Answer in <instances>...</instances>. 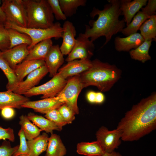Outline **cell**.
I'll return each instance as SVG.
<instances>
[{"mask_svg":"<svg viewBox=\"0 0 156 156\" xmlns=\"http://www.w3.org/2000/svg\"><path fill=\"white\" fill-rule=\"evenodd\" d=\"M7 29L10 43L9 49L23 44H26L28 46L31 44V39L27 34L12 29Z\"/></svg>","mask_w":156,"mask_h":156,"instance_id":"obj_31","label":"cell"},{"mask_svg":"<svg viewBox=\"0 0 156 156\" xmlns=\"http://www.w3.org/2000/svg\"><path fill=\"white\" fill-rule=\"evenodd\" d=\"M19 124L28 140L34 139L40 135L42 130L32 123L27 116L22 115L19 117Z\"/></svg>","mask_w":156,"mask_h":156,"instance_id":"obj_27","label":"cell"},{"mask_svg":"<svg viewBox=\"0 0 156 156\" xmlns=\"http://www.w3.org/2000/svg\"><path fill=\"white\" fill-rule=\"evenodd\" d=\"M8 140L13 142L15 140L13 129L10 128H4L0 126V140Z\"/></svg>","mask_w":156,"mask_h":156,"instance_id":"obj_39","label":"cell"},{"mask_svg":"<svg viewBox=\"0 0 156 156\" xmlns=\"http://www.w3.org/2000/svg\"><path fill=\"white\" fill-rule=\"evenodd\" d=\"M152 40H145L136 48L130 50L129 53L131 58L142 63L151 60V57L149 54V51Z\"/></svg>","mask_w":156,"mask_h":156,"instance_id":"obj_26","label":"cell"},{"mask_svg":"<svg viewBox=\"0 0 156 156\" xmlns=\"http://www.w3.org/2000/svg\"><path fill=\"white\" fill-rule=\"evenodd\" d=\"M107 1L108 3L104 6L103 10L93 8L90 16L93 18L97 15L98 18L96 21H90L91 27L86 25L85 32L83 33L85 37L90 38L93 42L101 36H105L106 40L103 46L110 40L114 35L121 32L126 24L124 18L119 19L121 15L120 0Z\"/></svg>","mask_w":156,"mask_h":156,"instance_id":"obj_2","label":"cell"},{"mask_svg":"<svg viewBox=\"0 0 156 156\" xmlns=\"http://www.w3.org/2000/svg\"><path fill=\"white\" fill-rule=\"evenodd\" d=\"M96 137L105 153H110L117 148L121 143L122 132L116 129L112 130L102 126L96 131Z\"/></svg>","mask_w":156,"mask_h":156,"instance_id":"obj_9","label":"cell"},{"mask_svg":"<svg viewBox=\"0 0 156 156\" xmlns=\"http://www.w3.org/2000/svg\"><path fill=\"white\" fill-rule=\"evenodd\" d=\"M62 11L66 16L70 17L76 13L79 7L85 6L86 0H59Z\"/></svg>","mask_w":156,"mask_h":156,"instance_id":"obj_32","label":"cell"},{"mask_svg":"<svg viewBox=\"0 0 156 156\" xmlns=\"http://www.w3.org/2000/svg\"><path fill=\"white\" fill-rule=\"evenodd\" d=\"M29 101L27 97L8 90L0 92V110L6 107L20 109L22 105Z\"/></svg>","mask_w":156,"mask_h":156,"instance_id":"obj_19","label":"cell"},{"mask_svg":"<svg viewBox=\"0 0 156 156\" xmlns=\"http://www.w3.org/2000/svg\"><path fill=\"white\" fill-rule=\"evenodd\" d=\"M92 62L89 69L79 75L83 88L92 86L96 87L101 92L109 91L120 79L121 70L115 65L97 59Z\"/></svg>","mask_w":156,"mask_h":156,"instance_id":"obj_3","label":"cell"},{"mask_svg":"<svg viewBox=\"0 0 156 156\" xmlns=\"http://www.w3.org/2000/svg\"><path fill=\"white\" fill-rule=\"evenodd\" d=\"M55 18L58 20L64 21L67 17L62 11L59 0H47Z\"/></svg>","mask_w":156,"mask_h":156,"instance_id":"obj_36","label":"cell"},{"mask_svg":"<svg viewBox=\"0 0 156 156\" xmlns=\"http://www.w3.org/2000/svg\"><path fill=\"white\" fill-rule=\"evenodd\" d=\"M27 116L33 123L42 131H44L47 133L52 134L54 130L61 131L62 129L50 120L42 116L30 112Z\"/></svg>","mask_w":156,"mask_h":156,"instance_id":"obj_25","label":"cell"},{"mask_svg":"<svg viewBox=\"0 0 156 156\" xmlns=\"http://www.w3.org/2000/svg\"><path fill=\"white\" fill-rule=\"evenodd\" d=\"M67 80L58 73L46 83L35 86L23 94L28 98L33 96L42 95V99L53 97L56 96L65 85Z\"/></svg>","mask_w":156,"mask_h":156,"instance_id":"obj_7","label":"cell"},{"mask_svg":"<svg viewBox=\"0 0 156 156\" xmlns=\"http://www.w3.org/2000/svg\"><path fill=\"white\" fill-rule=\"evenodd\" d=\"M18 147L17 145L12 147L8 142H5L0 146V156H13Z\"/></svg>","mask_w":156,"mask_h":156,"instance_id":"obj_38","label":"cell"},{"mask_svg":"<svg viewBox=\"0 0 156 156\" xmlns=\"http://www.w3.org/2000/svg\"><path fill=\"white\" fill-rule=\"evenodd\" d=\"M145 7L141 8V11L150 16L156 15V0H148Z\"/></svg>","mask_w":156,"mask_h":156,"instance_id":"obj_40","label":"cell"},{"mask_svg":"<svg viewBox=\"0 0 156 156\" xmlns=\"http://www.w3.org/2000/svg\"><path fill=\"white\" fill-rule=\"evenodd\" d=\"M53 45L51 38L40 42L29 50V53L25 60L44 61Z\"/></svg>","mask_w":156,"mask_h":156,"instance_id":"obj_21","label":"cell"},{"mask_svg":"<svg viewBox=\"0 0 156 156\" xmlns=\"http://www.w3.org/2000/svg\"><path fill=\"white\" fill-rule=\"evenodd\" d=\"M145 40L141 34L136 33L125 38L117 36L114 43L116 50L119 52H129L136 48Z\"/></svg>","mask_w":156,"mask_h":156,"instance_id":"obj_18","label":"cell"},{"mask_svg":"<svg viewBox=\"0 0 156 156\" xmlns=\"http://www.w3.org/2000/svg\"><path fill=\"white\" fill-rule=\"evenodd\" d=\"M48 73L45 65L35 70L28 74L25 80L19 82L13 92L19 94H24L35 87Z\"/></svg>","mask_w":156,"mask_h":156,"instance_id":"obj_12","label":"cell"},{"mask_svg":"<svg viewBox=\"0 0 156 156\" xmlns=\"http://www.w3.org/2000/svg\"><path fill=\"white\" fill-rule=\"evenodd\" d=\"M0 68L3 71L8 81L6 86L7 90L13 92L17 87L19 82L14 71L10 67L3 57L0 51Z\"/></svg>","mask_w":156,"mask_h":156,"instance_id":"obj_28","label":"cell"},{"mask_svg":"<svg viewBox=\"0 0 156 156\" xmlns=\"http://www.w3.org/2000/svg\"><path fill=\"white\" fill-rule=\"evenodd\" d=\"M49 137L46 133H43L35 138L28 140L29 149V156H39L47 150Z\"/></svg>","mask_w":156,"mask_h":156,"instance_id":"obj_22","label":"cell"},{"mask_svg":"<svg viewBox=\"0 0 156 156\" xmlns=\"http://www.w3.org/2000/svg\"><path fill=\"white\" fill-rule=\"evenodd\" d=\"M45 65L44 60H25L18 65L14 71L19 83L30 73Z\"/></svg>","mask_w":156,"mask_h":156,"instance_id":"obj_20","label":"cell"},{"mask_svg":"<svg viewBox=\"0 0 156 156\" xmlns=\"http://www.w3.org/2000/svg\"><path fill=\"white\" fill-rule=\"evenodd\" d=\"M156 128V94L153 92L133 106L118 122L117 129L124 141H137Z\"/></svg>","mask_w":156,"mask_h":156,"instance_id":"obj_1","label":"cell"},{"mask_svg":"<svg viewBox=\"0 0 156 156\" xmlns=\"http://www.w3.org/2000/svg\"><path fill=\"white\" fill-rule=\"evenodd\" d=\"M23 0L26 13L27 28L46 29L53 25L54 16L47 0Z\"/></svg>","mask_w":156,"mask_h":156,"instance_id":"obj_4","label":"cell"},{"mask_svg":"<svg viewBox=\"0 0 156 156\" xmlns=\"http://www.w3.org/2000/svg\"><path fill=\"white\" fill-rule=\"evenodd\" d=\"M44 116L62 129L63 126L67 124L57 109L47 112L45 114Z\"/></svg>","mask_w":156,"mask_h":156,"instance_id":"obj_34","label":"cell"},{"mask_svg":"<svg viewBox=\"0 0 156 156\" xmlns=\"http://www.w3.org/2000/svg\"><path fill=\"white\" fill-rule=\"evenodd\" d=\"M105 97L104 95L101 92H96L95 103L101 104L104 102Z\"/></svg>","mask_w":156,"mask_h":156,"instance_id":"obj_43","label":"cell"},{"mask_svg":"<svg viewBox=\"0 0 156 156\" xmlns=\"http://www.w3.org/2000/svg\"><path fill=\"white\" fill-rule=\"evenodd\" d=\"M120 0V7L121 15L127 26L131 22L135 15L143 6H145L147 0Z\"/></svg>","mask_w":156,"mask_h":156,"instance_id":"obj_17","label":"cell"},{"mask_svg":"<svg viewBox=\"0 0 156 156\" xmlns=\"http://www.w3.org/2000/svg\"><path fill=\"white\" fill-rule=\"evenodd\" d=\"M77 152L79 154L87 156H102L105 153L96 140L91 142H82L77 144Z\"/></svg>","mask_w":156,"mask_h":156,"instance_id":"obj_24","label":"cell"},{"mask_svg":"<svg viewBox=\"0 0 156 156\" xmlns=\"http://www.w3.org/2000/svg\"><path fill=\"white\" fill-rule=\"evenodd\" d=\"M44 61L49 76L53 77L64 62L63 55L58 44L52 46Z\"/></svg>","mask_w":156,"mask_h":156,"instance_id":"obj_15","label":"cell"},{"mask_svg":"<svg viewBox=\"0 0 156 156\" xmlns=\"http://www.w3.org/2000/svg\"><path fill=\"white\" fill-rule=\"evenodd\" d=\"M139 30L140 34L145 40H156V15L151 16L146 20L140 27Z\"/></svg>","mask_w":156,"mask_h":156,"instance_id":"obj_30","label":"cell"},{"mask_svg":"<svg viewBox=\"0 0 156 156\" xmlns=\"http://www.w3.org/2000/svg\"><path fill=\"white\" fill-rule=\"evenodd\" d=\"M63 41L60 49L63 55H68L74 47L76 39V31L73 23L68 21H65L62 27Z\"/></svg>","mask_w":156,"mask_h":156,"instance_id":"obj_16","label":"cell"},{"mask_svg":"<svg viewBox=\"0 0 156 156\" xmlns=\"http://www.w3.org/2000/svg\"><path fill=\"white\" fill-rule=\"evenodd\" d=\"M102 156H122L120 153L114 151L110 153H105Z\"/></svg>","mask_w":156,"mask_h":156,"instance_id":"obj_45","label":"cell"},{"mask_svg":"<svg viewBox=\"0 0 156 156\" xmlns=\"http://www.w3.org/2000/svg\"><path fill=\"white\" fill-rule=\"evenodd\" d=\"M17 156H29L28 155H25V154H22L21 155Z\"/></svg>","mask_w":156,"mask_h":156,"instance_id":"obj_46","label":"cell"},{"mask_svg":"<svg viewBox=\"0 0 156 156\" xmlns=\"http://www.w3.org/2000/svg\"><path fill=\"white\" fill-rule=\"evenodd\" d=\"M64 103L57 96L36 101H29L24 103L22 108L32 109L34 111L46 114L52 110L58 108Z\"/></svg>","mask_w":156,"mask_h":156,"instance_id":"obj_13","label":"cell"},{"mask_svg":"<svg viewBox=\"0 0 156 156\" xmlns=\"http://www.w3.org/2000/svg\"><path fill=\"white\" fill-rule=\"evenodd\" d=\"M1 114L2 117L6 119H9L12 118L15 115V112L13 108L6 107L2 109Z\"/></svg>","mask_w":156,"mask_h":156,"instance_id":"obj_41","label":"cell"},{"mask_svg":"<svg viewBox=\"0 0 156 156\" xmlns=\"http://www.w3.org/2000/svg\"><path fill=\"white\" fill-rule=\"evenodd\" d=\"M1 1L0 0V23L4 25L7 21L6 15L0 6Z\"/></svg>","mask_w":156,"mask_h":156,"instance_id":"obj_44","label":"cell"},{"mask_svg":"<svg viewBox=\"0 0 156 156\" xmlns=\"http://www.w3.org/2000/svg\"><path fill=\"white\" fill-rule=\"evenodd\" d=\"M150 17L141 10L139 11L132 21L122 29L121 32L126 36L137 33L143 23Z\"/></svg>","mask_w":156,"mask_h":156,"instance_id":"obj_29","label":"cell"},{"mask_svg":"<svg viewBox=\"0 0 156 156\" xmlns=\"http://www.w3.org/2000/svg\"><path fill=\"white\" fill-rule=\"evenodd\" d=\"M28 45L22 44L12 48L1 51L3 57L13 70L16 66L21 63L28 55L29 50Z\"/></svg>","mask_w":156,"mask_h":156,"instance_id":"obj_11","label":"cell"},{"mask_svg":"<svg viewBox=\"0 0 156 156\" xmlns=\"http://www.w3.org/2000/svg\"><path fill=\"white\" fill-rule=\"evenodd\" d=\"M45 156H64L66 149L60 136L52 133L49 137L48 144Z\"/></svg>","mask_w":156,"mask_h":156,"instance_id":"obj_23","label":"cell"},{"mask_svg":"<svg viewBox=\"0 0 156 156\" xmlns=\"http://www.w3.org/2000/svg\"><path fill=\"white\" fill-rule=\"evenodd\" d=\"M10 45L7 29L3 24L0 23V51H3L9 49Z\"/></svg>","mask_w":156,"mask_h":156,"instance_id":"obj_37","label":"cell"},{"mask_svg":"<svg viewBox=\"0 0 156 156\" xmlns=\"http://www.w3.org/2000/svg\"><path fill=\"white\" fill-rule=\"evenodd\" d=\"M18 135L20 139V145L13 156H17L22 154L28 155L29 153V149L27 144V141H26L24 133L21 129L19 131Z\"/></svg>","mask_w":156,"mask_h":156,"instance_id":"obj_35","label":"cell"},{"mask_svg":"<svg viewBox=\"0 0 156 156\" xmlns=\"http://www.w3.org/2000/svg\"><path fill=\"white\" fill-rule=\"evenodd\" d=\"M57 109L67 124L71 123L75 120V113L66 104H63Z\"/></svg>","mask_w":156,"mask_h":156,"instance_id":"obj_33","label":"cell"},{"mask_svg":"<svg viewBox=\"0 0 156 156\" xmlns=\"http://www.w3.org/2000/svg\"><path fill=\"white\" fill-rule=\"evenodd\" d=\"M92 65L90 59L75 60L68 62L58 70V73L64 78L79 75L89 69Z\"/></svg>","mask_w":156,"mask_h":156,"instance_id":"obj_14","label":"cell"},{"mask_svg":"<svg viewBox=\"0 0 156 156\" xmlns=\"http://www.w3.org/2000/svg\"><path fill=\"white\" fill-rule=\"evenodd\" d=\"M94 48L93 42L81 33L76 39L75 44L68 55L66 61L68 62L78 59H90L93 55Z\"/></svg>","mask_w":156,"mask_h":156,"instance_id":"obj_10","label":"cell"},{"mask_svg":"<svg viewBox=\"0 0 156 156\" xmlns=\"http://www.w3.org/2000/svg\"><path fill=\"white\" fill-rule=\"evenodd\" d=\"M96 92L90 91L86 94V98L88 101L91 103H95Z\"/></svg>","mask_w":156,"mask_h":156,"instance_id":"obj_42","label":"cell"},{"mask_svg":"<svg viewBox=\"0 0 156 156\" xmlns=\"http://www.w3.org/2000/svg\"><path fill=\"white\" fill-rule=\"evenodd\" d=\"M83 88L79 75L74 76L67 81L64 88L56 96L77 114L79 113L77 99Z\"/></svg>","mask_w":156,"mask_h":156,"instance_id":"obj_6","label":"cell"},{"mask_svg":"<svg viewBox=\"0 0 156 156\" xmlns=\"http://www.w3.org/2000/svg\"><path fill=\"white\" fill-rule=\"evenodd\" d=\"M1 7L6 17L7 21L22 27H27L25 9L23 0H3Z\"/></svg>","mask_w":156,"mask_h":156,"instance_id":"obj_8","label":"cell"},{"mask_svg":"<svg viewBox=\"0 0 156 156\" xmlns=\"http://www.w3.org/2000/svg\"><path fill=\"white\" fill-rule=\"evenodd\" d=\"M4 25L6 29H12L29 36L32 42L31 45L28 47L29 50L42 40L53 38L57 39L62 36V27L60 23L58 22L54 23L52 26L46 29L22 27L9 21H7Z\"/></svg>","mask_w":156,"mask_h":156,"instance_id":"obj_5","label":"cell"}]
</instances>
